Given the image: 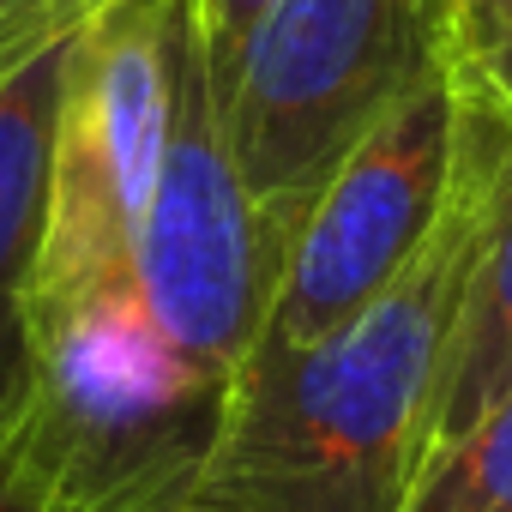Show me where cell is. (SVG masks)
<instances>
[{
    "mask_svg": "<svg viewBox=\"0 0 512 512\" xmlns=\"http://www.w3.org/2000/svg\"><path fill=\"white\" fill-rule=\"evenodd\" d=\"M512 109L470 85L452 205L410 272L338 332L253 356L187 512H404L494 223Z\"/></svg>",
    "mask_w": 512,
    "mask_h": 512,
    "instance_id": "cell-1",
    "label": "cell"
},
{
    "mask_svg": "<svg viewBox=\"0 0 512 512\" xmlns=\"http://www.w3.org/2000/svg\"><path fill=\"white\" fill-rule=\"evenodd\" d=\"M229 398V380L157 344L133 296H97L31 326V386L0 470L43 512H187Z\"/></svg>",
    "mask_w": 512,
    "mask_h": 512,
    "instance_id": "cell-2",
    "label": "cell"
},
{
    "mask_svg": "<svg viewBox=\"0 0 512 512\" xmlns=\"http://www.w3.org/2000/svg\"><path fill=\"white\" fill-rule=\"evenodd\" d=\"M446 61L452 0H272L223 61L211 55L229 151L284 247L368 127Z\"/></svg>",
    "mask_w": 512,
    "mask_h": 512,
    "instance_id": "cell-3",
    "label": "cell"
},
{
    "mask_svg": "<svg viewBox=\"0 0 512 512\" xmlns=\"http://www.w3.org/2000/svg\"><path fill=\"white\" fill-rule=\"evenodd\" d=\"M193 25L199 0H115L73 37L31 326L97 296H133V260L157 199Z\"/></svg>",
    "mask_w": 512,
    "mask_h": 512,
    "instance_id": "cell-4",
    "label": "cell"
},
{
    "mask_svg": "<svg viewBox=\"0 0 512 512\" xmlns=\"http://www.w3.org/2000/svg\"><path fill=\"white\" fill-rule=\"evenodd\" d=\"M284 253L290 247L253 205L229 151L211 43L205 25H193L157 199L133 260V302L175 362L235 386L266 332Z\"/></svg>",
    "mask_w": 512,
    "mask_h": 512,
    "instance_id": "cell-5",
    "label": "cell"
},
{
    "mask_svg": "<svg viewBox=\"0 0 512 512\" xmlns=\"http://www.w3.org/2000/svg\"><path fill=\"white\" fill-rule=\"evenodd\" d=\"M464 103L470 79L458 61H446L410 97H398L368 127V139L332 169L284 253V278L253 356H290L338 332L410 272L458 187Z\"/></svg>",
    "mask_w": 512,
    "mask_h": 512,
    "instance_id": "cell-6",
    "label": "cell"
},
{
    "mask_svg": "<svg viewBox=\"0 0 512 512\" xmlns=\"http://www.w3.org/2000/svg\"><path fill=\"white\" fill-rule=\"evenodd\" d=\"M67 43H49L0 79V440L31 386V290L49 223V151L67 79Z\"/></svg>",
    "mask_w": 512,
    "mask_h": 512,
    "instance_id": "cell-7",
    "label": "cell"
},
{
    "mask_svg": "<svg viewBox=\"0 0 512 512\" xmlns=\"http://www.w3.org/2000/svg\"><path fill=\"white\" fill-rule=\"evenodd\" d=\"M506 392H512V139H506V163H500V187H494V223H488V241H482L464 314H458V338H452L428 458L446 452Z\"/></svg>",
    "mask_w": 512,
    "mask_h": 512,
    "instance_id": "cell-8",
    "label": "cell"
},
{
    "mask_svg": "<svg viewBox=\"0 0 512 512\" xmlns=\"http://www.w3.org/2000/svg\"><path fill=\"white\" fill-rule=\"evenodd\" d=\"M404 512H512V392L422 464Z\"/></svg>",
    "mask_w": 512,
    "mask_h": 512,
    "instance_id": "cell-9",
    "label": "cell"
},
{
    "mask_svg": "<svg viewBox=\"0 0 512 512\" xmlns=\"http://www.w3.org/2000/svg\"><path fill=\"white\" fill-rule=\"evenodd\" d=\"M103 7H115V0H0V79L43 55L49 43L79 37Z\"/></svg>",
    "mask_w": 512,
    "mask_h": 512,
    "instance_id": "cell-10",
    "label": "cell"
},
{
    "mask_svg": "<svg viewBox=\"0 0 512 512\" xmlns=\"http://www.w3.org/2000/svg\"><path fill=\"white\" fill-rule=\"evenodd\" d=\"M452 25H458V67L470 85H488L500 37H506V0H452Z\"/></svg>",
    "mask_w": 512,
    "mask_h": 512,
    "instance_id": "cell-11",
    "label": "cell"
},
{
    "mask_svg": "<svg viewBox=\"0 0 512 512\" xmlns=\"http://www.w3.org/2000/svg\"><path fill=\"white\" fill-rule=\"evenodd\" d=\"M272 7V0H199V25H205V43H211V55L223 61L253 25H260V13Z\"/></svg>",
    "mask_w": 512,
    "mask_h": 512,
    "instance_id": "cell-12",
    "label": "cell"
},
{
    "mask_svg": "<svg viewBox=\"0 0 512 512\" xmlns=\"http://www.w3.org/2000/svg\"><path fill=\"white\" fill-rule=\"evenodd\" d=\"M476 91H488L494 103H506V109H512V0H506V37H500L494 73H488V85H476Z\"/></svg>",
    "mask_w": 512,
    "mask_h": 512,
    "instance_id": "cell-13",
    "label": "cell"
},
{
    "mask_svg": "<svg viewBox=\"0 0 512 512\" xmlns=\"http://www.w3.org/2000/svg\"><path fill=\"white\" fill-rule=\"evenodd\" d=\"M0 512H43V506H37V500L7 476V470H0Z\"/></svg>",
    "mask_w": 512,
    "mask_h": 512,
    "instance_id": "cell-14",
    "label": "cell"
}]
</instances>
